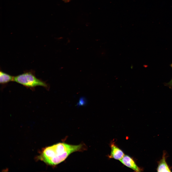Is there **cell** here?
Returning a JSON list of instances; mask_svg holds the SVG:
<instances>
[{
	"mask_svg": "<svg viewBox=\"0 0 172 172\" xmlns=\"http://www.w3.org/2000/svg\"><path fill=\"white\" fill-rule=\"evenodd\" d=\"M86 149L83 144L74 145L60 142L44 148L38 158L47 164L55 166L64 161L72 153Z\"/></svg>",
	"mask_w": 172,
	"mask_h": 172,
	"instance_id": "6da1fadb",
	"label": "cell"
},
{
	"mask_svg": "<svg viewBox=\"0 0 172 172\" xmlns=\"http://www.w3.org/2000/svg\"><path fill=\"white\" fill-rule=\"evenodd\" d=\"M13 81L30 88L38 86H43L48 90L49 88L48 84L37 78L34 74L31 72L24 73L14 77Z\"/></svg>",
	"mask_w": 172,
	"mask_h": 172,
	"instance_id": "7a4b0ae2",
	"label": "cell"
},
{
	"mask_svg": "<svg viewBox=\"0 0 172 172\" xmlns=\"http://www.w3.org/2000/svg\"><path fill=\"white\" fill-rule=\"evenodd\" d=\"M119 161L124 165L136 172H140L142 170L137 165L134 160L129 156L124 155Z\"/></svg>",
	"mask_w": 172,
	"mask_h": 172,
	"instance_id": "3957f363",
	"label": "cell"
},
{
	"mask_svg": "<svg viewBox=\"0 0 172 172\" xmlns=\"http://www.w3.org/2000/svg\"><path fill=\"white\" fill-rule=\"evenodd\" d=\"M111 152L109 157L116 160H120L124 155L122 151L115 144L112 143L111 144Z\"/></svg>",
	"mask_w": 172,
	"mask_h": 172,
	"instance_id": "277c9868",
	"label": "cell"
},
{
	"mask_svg": "<svg viewBox=\"0 0 172 172\" xmlns=\"http://www.w3.org/2000/svg\"><path fill=\"white\" fill-rule=\"evenodd\" d=\"M167 153L165 151L163 152L161 159L158 162V167L157 168L158 172H171V170L166 161Z\"/></svg>",
	"mask_w": 172,
	"mask_h": 172,
	"instance_id": "5b68a950",
	"label": "cell"
},
{
	"mask_svg": "<svg viewBox=\"0 0 172 172\" xmlns=\"http://www.w3.org/2000/svg\"><path fill=\"white\" fill-rule=\"evenodd\" d=\"M14 77L5 73L2 71L0 72V83L3 85L13 81Z\"/></svg>",
	"mask_w": 172,
	"mask_h": 172,
	"instance_id": "8992f818",
	"label": "cell"
},
{
	"mask_svg": "<svg viewBox=\"0 0 172 172\" xmlns=\"http://www.w3.org/2000/svg\"><path fill=\"white\" fill-rule=\"evenodd\" d=\"M87 103V101L86 98L84 97H82L80 98L76 106L78 107L84 106L86 105Z\"/></svg>",
	"mask_w": 172,
	"mask_h": 172,
	"instance_id": "52a82bcc",
	"label": "cell"
},
{
	"mask_svg": "<svg viewBox=\"0 0 172 172\" xmlns=\"http://www.w3.org/2000/svg\"><path fill=\"white\" fill-rule=\"evenodd\" d=\"M168 85L170 86H172V79L168 83Z\"/></svg>",
	"mask_w": 172,
	"mask_h": 172,
	"instance_id": "ba28073f",
	"label": "cell"
},
{
	"mask_svg": "<svg viewBox=\"0 0 172 172\" xmlns=\"http://www.w3.org/2000/svg\"><path fill=\"white\" fill-rule=\"evenodd\" d=\"M64 1L66 2H69L70 0H63Z\"/></svg>",
	"mask_w": 172,
	"mask_h": 172,
	"instance_id": "9c48e42d",
	"label": "cell"
}]
</instances>
